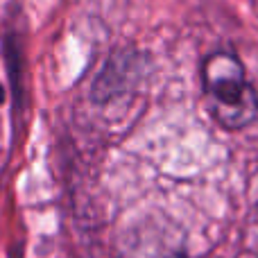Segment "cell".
<instances>
[{"label": "cell", "instance_id": "1", "mask_svg": "<svg viewBox=\"0 0 258 258\" xmlns=\"http://www.w3.org/2000/svg\"><path fill=\"white\" fill-rule=\"evenodd\" d=\"M202 84L211 116L224 129H242L258 118V93L233 52H211L202 63Z\"/></svg>", "mask_w": 258, "mask_h": 258}, {"label": "cell", "instance_id": "3", "mask_svg": "<svg viewBox=\"0 0 258 258\" xmlns=\"http://www.w3.org/2000/svg\"><path fill=\"white\" fill-rule=\"evenodd\" d=\"M0 102H3V89H0Z\"/></svg>", "mask_w": 258, "mask_h": 258}, {"label": "cell", "instance_id": "2", "mask_svg": "<svg viewBox=\"0 0 258 258\" xmlns=\"http://www.w3.org/2000/svg\"><path fill=\"white\" fill-rule=\"evenodd\" d=\"M134 71H136V54L113 52L91 84V100L95 104H104L122 95L132 82Z\"/></svg>", "mask_w": 258, "mask_h": 258}]
</instances>
